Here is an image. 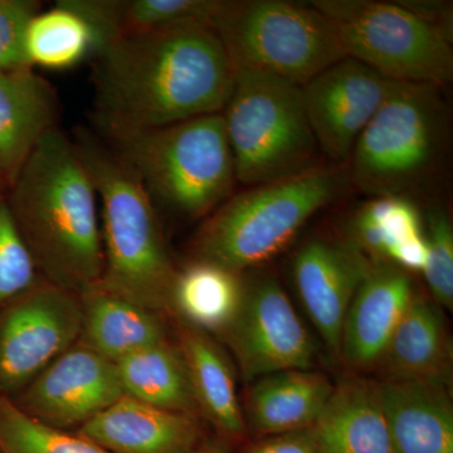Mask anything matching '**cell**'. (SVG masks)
Masks as SVG:
<instances>
[{"label": "cell", "instance_id": "13", "mask_svg": "<svg viewBox=\"0 0 453 453\" xmlns=\"http://www.w3.org/2000/svg\"><path fill=\"white\" fill-rule=\"evenodd\" d=\"M395 82L356 59H340L303 86L318 148L334 162L350 159L357 139Z\"/></svg>", "mask_w": 453, "mask_h": 453}, {"label": "cell", "instance_id": "7", "mask_svg": "<svg viewBox=\"0 0 453 453\" xmlns=\"http://www.w3.org/2000/svg\"><path fill=\"white\" fill-rule=\"evenodd\" d=\"M222 113L235 180L255 187L315 168L318 144L303 88L270 74L234 73Z\"/></svg>", "mask_w": 453, "mask_h": 453}, {"label": "cell", "instance_id": "26", "mask_svg": "<svg viewBox=\"0 0 453 453\" xmlns=\"http://www.w3.org/2000/svg\"><path fill=\"white\" fill-rule=\"evenodd\" d=\"M97 35V50L120 35L178 23H211L219 0H68ZM96 50V53H97ZM95 53V55H96Z\"/></svg>", "mask_w": 453, "mask_h": 453}, {"label": "cell", "instance_id": "31", "mask_svg": "<svg viewBox=\"0 0 453 453\" xmlns=\"http://www.w3.org/2000/svg\"><path fill=\"white\" fill-rule=\"evenodd\" d=\"M427 262L423 275L431 297L440 306H453V228L445 211H434L427 216Z\"/></svg>", "mask_w": 453, "mask_h": 453}, {"label": "cell", "instance_id": "37", "mask_svg": "<svg viewBox=\"0 0 453 453\" xmlns=\"http://www.w3.org/2000/svg\"><path fill=\"white\" fill-rule=\"evenodd\" d=\"M0 453H3V452H2V449H0Z\"/></svg>", "mask_w": 453, "mask_h": 453}, {"label": "cell", "instance_id": "5", "mask_svg": "<svg viewBox=\"0 0 453 453\" xmlns=\"http://www.w3.org/2000/svg\"><path fill=\"white\" fill-rule=\"evenodd\" d=\"M347 186L338 169L315 168L250 188L211 211L195 241L196 259L244 273L282 251Z\"/></svg>", "mask_w": 453, "mask_h": 453}, {"label": "cell", "instance_id": "27", "mask_svg": "<svg viewBox=\"0 0 453 453\" xmlns=\"http://www.w3.org/2000/svg\"><path fill=\"white\" fill-rule=\"evenodd\" d=\"M97 46L94 27L68 0H59L49 11H41L27 27L25 50L31 67H74L94 57Z\"/></svg>", "mask_w": 453, "mask_h": 453}, {"label": "cell", "instance_id": "30", "mask_svg": "<svg viewBox=\"0 0 453 453\" xmlns=\"http://www.w3.org/2000/svg\"><path fill=\"white\" fill-rule=\"evenodd\" d=\"M31 252L0 190V310L41 281Z\"/></svg>", "mask_w": 453, "mask_h": 453}, {"label": "cell", "instance_id": "35", "mask_svg": "<svg viewBox=\"0 0 453 453\" xmlns=\"http://www.w3.org/2000/svg\"><path fill=\"white\" fill-rule=\"evenodd\" d=\"M387 262L407 273H423L427 262V243L425 234H418L399 244L388 256Z\"/></svg>", "mask_w": 453, "mask_h": 453}, {"label": "cell", "instance_id": "14", "mask_svg": "<svg viewBox=\"0 0 453 453\" xmlns=\"http://www.w3.org/2000/svg\"><path fill=\"white\" fill-rule=\"evenodd\" d=\"M372 264L353 240L312 238L295 255L292 273L301 303L334 357H340L349 306Z\"/></svg>", "mask_w": 453, "mask_h": 453}, {"label": "cell", "instance_id": "33", "mask_svg": "<svg viewBox=\"0 0 453 453\" xmlns=\"http://www.w3.org/2000/svg\"><path fill=\"white\" fill-rule=\"evenodd\" d=\"M242 453H320L314 426L273 434V436L257 437L246 443Z\"/></svg>", "mask_w": 453, "mask_h": 453}, {"label": "cell", "instance_id": "25", "mask_svg": "<svg viewBox=\"0 0 453 453\" xmlns=\"http://www.w3.org/2000/svg\"><path fill=\"white\" fill-rule=\"evenodd\" d=\"M115 366L124 395L201 418L186 359L177 342L164 340L119 360Z\"/></svg>", "mask_w": 453, "mask_h": 453}, {"label": "cell", "instance_id": "28", "mask_svg": "<svg viewBox=\"0 0 453 453\" xmlns=\"http://www.w3.org/2000/svg\"><path fill=\"white\" fill-rule=\"evenodd\" d=\"M416 205L403 196H377L354 219L353 241L374 261H387L393 250L422 234Z\"/></svg>", "mask_w": 453, "mask_h": 453}, {"label": "cell", "instance_id": "16", "mask_svg": "<svg viewBox=\"0 0 453 453\" xmlns=\"http://www.w3.org/2000/svg\"><path fill=\"white\" fill-rule=\"evenodd\" d=\"M199 419L122 395L77 434L110 453H192L201 447Z\"/></svg>", "mask_w": 453, "mask_h": 453}, {"label": "cell", "instance_id": "19", "mask_svg": "<svg viewBox=\"0 0 453 453\" xmlns=\"http://www.w3.org/2000/svg\"><path fill=\"white\" fill-rule=\"evenodd\" d=\"M451 363L445 315L436 301L417 291L377 368L383 372V380L436 381L451 386Z\"/></svg>", "mask_w": 453, "mask_h": 453}, {"label": "cell", "instance_id": "6", "mask_svg": "<svg viewBox=\"0 0 453 453\" xmlns=\"http://www.w3.org/2000/svg\"><path fill=\"white\" fill-rule=\"evenodd\" d=\"M211 26L234 73L270 74L303 88L347 57L311 3L219 0Z\"/></svg>", "mask_w": 453, "mask_h": 453}, {"label": "cell", "instance_id": "11", "mask_svg": "<svg viewBox=\"0 0 453 453\" xmlns=\"http://www.w3.org/2000/svg\"><path fill=\"white\" fill-rule=\"evenodd\" d=\"M243 380L314 368L316 348L276 277L246 276L242 308L223 336Z\"/></svg>", "mask_w": 453, "mask_h": 453}, {"label": "cell", "instance_id": "24", "mask_svg": "<svg viewBox=\"0 0 453 453\" xmlns=\"http://www.w3.org/2000/svg\"><path fill=\"white\" fill-rule=\"evenodd\" d=\"M244 291V273L195 259L177 271L169 314L213 338H223L240 314Z\"/></svg>", "mask_w": 453, "mask_h": 453}, {"label": "cell", "instance_id": "29", "mask_svg": "<svg viewBox=\"0 0 453 453\" xmlns=\"http://www.w3.org/2000/svg\"><path fill=\"white\" fill-rule=\"evenodd\" d=\"M0 449L3 453H110L77 432L73 434L37 421L3 395Z\"/></svg>", "mask_w": 453, "mask_h": 453}, {"label": "cell", "instance_id": "36", "mask_svg": "<svg viewBox=\"0 0 453 453\" xmlns=\"http://www.w3.org/2000/svg\"><path fill=\"white\" fill-rule=\"evenodd\" d=\"M192 453H225L222 451H219V449H211V447H199L198 449H196L195 452Z\"/></svg>", "mask_w": 453, "mask_h": 453}, {"label": "cell", "instance_id": "9", "mask_svg": "<svg viewBox=\"0 0 453 453\" xmlns=\"http://www.w3.org/2000/svg\"><path fill=\"white\" fill-rule=\"evenodd\" d=\"M345 56L393 82L442 88L453 80L452 42L399 2L314 0Z\"/></svg>", "mask_w": 453, "mask_h": 453}, {"label": "cell", "instance_id": "23", "mask_svg": "<svg viewBox=\"0 0 453 453\" xmlns=\"http://www.w3.org/2000/svg\"><path fill=\"white\" fill-rule=\"evenodd\" d=\"M320 453H395L374 381L340 378L314 425Z\"/></svg>", "mask_w": 453, "mask_h": 453}, {"label": "cell", "instance_id": "3", "mask_svg": "<svg viewBox=\"0 0 453 453\" xmlns=\"http://www.w3.org/2000/svg\"><path fill=\"white\" fill-rule=\"evenodd\" d=\"M74 146L101 207L104 271L100 285L125 299L169 314L178 268L170 257L155 203L106 142L80 130Z\"/></svg>", "mask_w": 453, "mask_h": 453}, {"label": "cell", "instance_id": "21", "mask_svg": "<svg viewBox=\"0 0 453 453\" xmlns=\"http://www.w3.org/2000/svg\"><path fill=\"white\" fill-rule=\"evenodd\" d=\"M177 344L186 359L199 416L228 442L247 437L234 363L213 336L178 321Z\"/></svg>", "mask_w": 453, "mask_h": 453}, {"label": "cell", "instance_id": "17", "mask_svg": "<svg viewBox=\"0 0 453 453\" xmlns=\"http://www.w3.org/2000/svg\"><path fill=\"white\" fill-rule=\"evenodd\" d=\"M55 89L32 67L0 70V190L8 192L38 142L56 129Z\"/></svg>", "mask_w": 453, "mask_h": 453}, {"label": "cell", "instance_id": "2", "mask_svg": "<svg viewBox=\"0 0 453 453\" xmlns=\"http://www.w3.org/2000/svg\"><path fill=\"white\" fill-rule=\"evenodd\" d=\"M41 279L80 294L103 277L98 196L73 140L43 136L7 192Z\"/></svg>", "mask_w": 453, "mask_h": 453}, {"label": "cell", "instance_id": "32", "mask_svg": "<svg viewBox=\"0 0 453 453\" xmlns=\"http://www.w3.org/2000/svg\"><path fill=\"white\" fill-rule=\"evenodd\" d=\"M41 7L35 0H0V70L31 67L26 57V31Z\"/></svg>", "mask_w": 453, "mask_h": 453}, {"label": "cell", "instance_id": "18", "mask_svg": "<svg viewBox=\"0 0 453 453\" xmlns=\"http://www.w3.org/2000/svg\"><path fill=\"white\" fill-rule=\"evenodd\" d=\"M395 453H453L449 387L436 381H374Z\"/></svg>", "mask_w": 453, "mask_h": 453}, {"label": "cell", "instance_id": "8", "mask_svg": "<svg viewBox=\"0 0 453 453\" xmlns=\"http://www.w3.org/2000/svg\"><path fill=\"white\" fill-rule=\"evenodd\" d=\"M447 136L440 86L395 82L354 146L351 181L372 198L402 196L431 175Z\"/></svg>", "mask_w": 453, "mask_h": 453}, {"label": "cell", "instance_id": "15", "mask_svg": "<svg viewBox=\"0 0 453 453\" xmlns=\"http://www.w3.org/2000/svg\"><path fill=\"white\" fill-rule=\"evenodd\" d=\"M417 290L410 273L374 261L349 306L340 357L354 369L377 368Z\"/></svg>", "mask_w": 453, "mask_h": 453}, {"label": "cell", "instance_id": "4", "mask_svg": "<svg viewBox=\"0 0 453 453\" xmlns=\"http://www.w3.org/2000/svg\"><path fill=\"white\" fill-rule=\"evenodd\" d=\"M103 135L154 203L188 219L216 211L237 181L222 113Z\"/></svg>", "mask_w": 453, "mask_h": 453}, {"label": "cell", "instance_id": "12", "mask_svg": "<svg viewBox=\"0 0 453 453\" xmlns=\"http://www.w3.org/2000/svg\"><path fill=\"white\" fill-rule=\"evenodd\" d=\"M124 395L115 363L77 342L12 398L52 427L81 428Z\"/></svg>", "mask_w": 453, "mask_h": 453}, {"label": "cell", "instance_id": "1", "mask_svg": "<svg viewBox=\"0 0 453 453\" xmlns=\"http://www.w3.org/2000/svg\"><path fill=\"white\" fill-rule=\"evenodd\" d=\"M92 58L94 115L103 134L220 113L234 88V67L211 23L120 35Z\"/></svg>", "mask_w": 453, "mask_h": 453}, {"label": "cell", "instance_id": "10", "mask_svg": "<svg viewBox=\"0 0 453 453\" xmlns=\"http://www.w3.org/2000/svg\"><path fill=\"white\" fill-rule=\"evenodd\" d=\"M79 294L41 280L0 310V395L14 398L81 335Z\"/></svg>", "mask_w": 453, "mask_h": 453}, {"label": "cell", "instance_id": "22", "mask_svg": "<svg viewBox=\"0 0 453 453\" xmlns=\"http://www.w3.org/2000/svg\"><path fill=\"white\" fill-rule=\"evenodd\" d=\"M79 342L112 363L168 340L165 316L113 294L100 283L80 292Z\"/></svg>", "mask_w": 453, "mask_h": 453}, {"label": "cell", "instance_id": "20", "mask_svg": "<svg viewBox=\"0 0 453 453\" xmlns=\"http://www.w3.org/2000/svg\"><path fill=\"white\" fill-rule=\"evenodd\" d=\"M333 389L329 378L312 369L258 378L250 383L242 404L247 432L257 438L311 427Z\"/></svg>", "mask_w": 453, "mask_h": 453}, {"label": "cell", "instance_id": "34", "mask_svg": "<svg viewBox=\"0 0 453 453\" xmlns=\"http://www.w3.org/2000/svg\"><path fill=\"white\" fill-rule=\"evenodd\" d=\"M399 4L403 5L408 11L416 14L423 22L428 23L429 26L434 27L443 35L452 42V3L447 2H399Z\"/></svg>", "mask_w": 453, "mask_h": 453}]
</instances>
